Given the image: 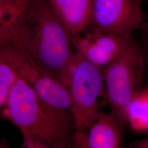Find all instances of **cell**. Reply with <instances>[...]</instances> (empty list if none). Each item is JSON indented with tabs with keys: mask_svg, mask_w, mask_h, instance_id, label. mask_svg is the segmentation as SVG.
Masks as SVG:
<instances>
[{
	"mask_svg": "<svg viewBox=\"0 0 148 148\" xmlns=\"http://www.w3.org/2000/svg\"><path fill=\"white\" fill-rule=\"evenodd\" d=\"M9 45L24 51L67 87L75 53L72 34L56 15L49 0H32L24 21Z\"/></svg>",
	"mask_w": 148,
	"mask_h": 148,
	"instance_id": "6da1fadb",
	"label": "cell"
},
{
	"mask_svg": "<svg viewBox=\"0 0 148 148\" xmlns=\"http://www.w3.org/2000/svg\"><path fill=\"white\" fill-rule=\"evenodd\" d=\"M139 2H142V1H143V0H138Z\"/></svg>",
	"mask_w": 148,
	"mask_h": 148,
	"instance_id": "ac0fdd59",
	"label": "cell"
},
{
	"mask_svg": "<svg viewBox=\"0 0 148 148\" xmlns=\"http://www.w3.org/2000/svg\"><path fill=\"white\" fill-rule=\"evenodd\" d=\"M85 35L102 50L116 58L126 51L132 41L131 38H125L96 30L87 33Z\"/></svg>",
	"mask_w": 148,
	"mask_h": 148,
	"instance_id": "7c38bea8",
	"label": "cell"
},
{
	"mask_svg": "<svg viewBox=\"0 0 148 148\" xmlns=\"http://www.w3.org/2000/svg\"><path fill=\"white\" fill-rule=\"evenodd\" d=\"M67 87L76 132L86 133L101 112V96H106L103 70L75 53L68 71Z\"/></svg>",
	"mask_w": 148,
	"mask_h": 148,
	"instance_id": "277c9868",
	"label": "cell"
},
{
	"mask_svg": "<svg viewBox=\"0 0 148 148\" xmlns=\"http://www.w3.org/2000/svg\"><path fill=\"white\" fill-rule=\"evenodd\" d=\"M126 119L133 130L148 131V86L141 88L133 97L127 109Z\"/></svg>",
	"mask_w": 148,
	"mask_h": 148,
	"instance_id": "8fae6325",
	"label": "cell"
},
{
	"mask_svg": "<svg viewBox=\"0 0 148 148\" xmlns=\"http://www.w3.org/2000/svg\"><path fill=\"white\" fill-rule=\"evenodd\" d=\"M32 0H0V46L10 44L24 21Z\"/></svg>",
	"mask_w": 148,
	"mask_h": 148,
	"instance_id": "9c48e42d",
	"label": "cell"
},
{
	"mask_svg": "<svg viewBox=\"0 0 148 148\" xmlns=\"http://www.w3.org/2000/svg\"><path fill=\"white\" fill-rule=\"evenodd\" d=\"M130 148H148V136L130 143Z\"/></svg>",
	"mask_w": 148,
	"mask_h": 148,
	"instance_id": "9a60e30c",
	"label": "cell"
},
{
	"mask_svg": "<svg viewBox=\"0 0 148 148\" xmlns=\"http://www.w3.org/2000/svg\"><path fill=\"white\" fill-rule=\"evenodd\" d=\"M93 0H49L53 12L71 34L82 33L92 25Z\"/></svg>",
	"mask_w": 148,
	"mask_h": 148,
	"instance_id": "ba28073f",
	"label": "cell"
},
{
	"mask_svg": "<svg viewBox=\"0 0 148 148\" xmlns=\"http://www.w3.org/2000/svg\"><path fill=\"white\" fill-rule=\"evenodd\" d=\"M74 145L70 148L64 147H54L45 144L39 143L35 141H24L21 148H73Z\"/></svg>",
	"mask_w": 148,
	"mask_h": 148,
	"instance_id": "5bb4252c",
	"label": "cell"
},
{
	"mask_svg": "<svg viewBox=\"0 0 148 148\" xmlns=\"http://www.w3.org/2000/svg\"><path fill=\"white\" fill-rule=\"evenodd\" d=\"M144 66L143 51L132 41L126 51L103 70L106 100L123 137L127 107L142 88Z\"/></svg>",
	"mask_w": 148,
	"mask_h": 148,
	"instance_id": "3957f363",
	"label": "cell"
},
{
	"mask_svg": "<svg viewBox=\"0 0 148 148\" xmlns=\"http://www.w3.org/2000/svg\"><path fill=\"white\" fill-rule=\"evenodd\" d=\"M75 53L87 61L101 68L109 65L116 58L106 52L81 33L72 34Z\"/></svg>",
	"mask_w": 148,
	"mask_h": 148,
	"instance_id": "30bf717a",
	"label": "cell"
},
{
	"mask_svg": "<svg viewBox=\"0 0 148 148\" xmlns=\"http://www.w3.org/2000/svg\"><path fill=\"white\" fill-rule=\"evenodd\" d=\"M123 139L114 117L103 112L87 132H76L75 135L80 148H121Z\"/></svg>",
	"mask_w": 148,
	"mask_h": 148,
	"instance_id": "52a82bcc",
	"label": "cell"
},
{
	"mask_svg": "<svg viewBox=\"0 0 148 148\" xmlns=\"http://www.w3.org/2000/svg\"><path fill=\"white\" fill-rule=\"evenodd\" d=\"M19 75L5 60L0 57V106H5L12 87L16 84Z\"/></svg>",
	"mask_w": 148,
	"mask_h": 148,
	"instance_id": "4fadbf2b",
	"label": "cell"
},
{
	"mask_svg": "<svg viewBox=\"0 0 148 148\" xmlns=\"http://www.w3.org/2000/svg\"><path fill=\"white\" fill-rule=\"evenodd\" d=\"M145 18L138 0H93V30L130 38Z\"/></svg>",
	"mask_w": 148,
	"mask_h": 148,
	"instance_id": "8992f818",
	"label": "cell"
},
{
	"mask_svg": "<svg viewBox=\"0 0 148 148\" xmlns=\"http://www.w3.org/2000/svg\"><path fill=\"white\" fill-rule=\"evenodd\" d=\"M74 148H80L79 147H78V145L77 144H75L74 146Z\"/></svg>",
	"mask_w": 148,
	"mask_h": 148,
	"instance_id": "e0dca14e",
	"label": "cell"
},
{
	"mask_svg": "<svg viewBox=\"0 0 148 148\" xmlns=\"http://www.w3.org/2000/svg\"><path fill=\"white\" fill-rule=\"evenodd\" d=\"M1 148H11L9 147L8 143H7V141L5 140H3L2 141V143L1 144Z\"/></svg>",
	"mask_w": 148,
	"mask_h": 148,
	"instance_id": "2e32d148",
	"label": "cell"
},
{
	"mask_svg": "<svg viewBox=\"0 0 148 148\" xmlns=\"http://www.w3.org/2000/svg\"><path fill=\"white\" fill-rule=\"evenodd\" d=\"M2 117L19 128L24 141L54 147L74 145L76 126L72 113L48 104L19 76L2 108Z\"/></svg>",
	"mask_w": 148,
	"mask_h": 148,
	"instance_id": "7a4b0ae2",
	"label": "cell"
},
{
	"mask_svg": "<svg viewBox=\"0 0 148 148\" xmlns=\"http://www.w3.org/2000/svg\"><path fill=\"white\" fill-rule=\"evenodd\" d=\"M0 57L4 59L48 104L71 111L72 101L68 88L44 70L24 51L13 45L0 46Z\"/></svg>",
	"mask_w": 148,
	"mask_h": 148,
	"instance_id": "5b68a950",
	"label": "cell"
}]
</instances>
